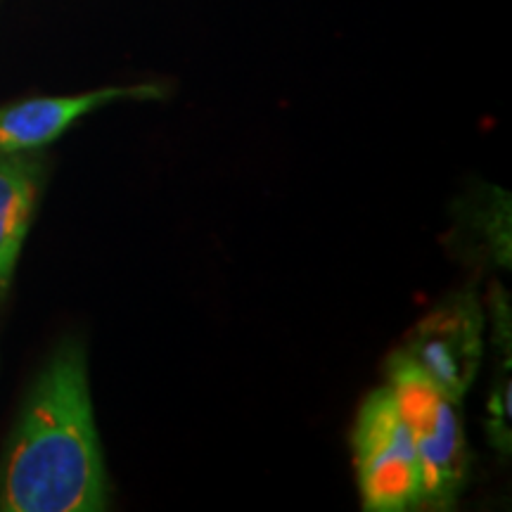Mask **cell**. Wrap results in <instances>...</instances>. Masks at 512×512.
<instances>
[{"label": "cell", "instance_id": "obj_5", "mask_svg": "<svg viewBox=\"0 0 512 512\" xmlns=\"http://www.w3.org/2000/svg\"><path fill=\"white\" fill-rule=\"evenodd\" d=\"M162 95L157 86L145 83L62 98H31L0 107V155L31 152L55 143L81 117L117 100H159Z\"/></svg>", "mask_w": 512, "mask_h": 512}, {"label": "cell", "instance_id": "obj_2", "mask_svg": "<svg viewBox=\"0 0 512 512\" xmlns=\"http://www.w3.org/2000/svg\"><path fill=\"white\" fill-rule=\"evenodd\" d=\"M387 387L418 448L420 505L453 508L470 477V448L460 401L451 399L403 349L387 358Z\"/></svg>", "mask_w": 512, "mask_h": 512}, {"label": "cell", "instance_id": "obj_6", "mask_svg": "<svg viewBox=\"0 0 512 512\" xmlns=\"http://www.w3.org/2000/svg\"><path fill=\"white\" fill-rule=\"evenodd\" d=\"M46 169L27 152L0 155V297L15 278V268L41 197Z\"/></svg>", "mask_w": 512, "mask_h": 512}, {"label": "cell", "instance_id": "obj_4", "mask_svg": "<svg viewBox=\"0 0 512 512\" xmlns=\"http://www.w3.org/2000/svg\"><path fill=\"white\" fill-rule=\"evenodd\" d=\"M486 316L475 290L446 297L408 332L406 351L451 399L463 401L484 358Z\"/></svg>", "mask_w": 512, "mask_h": 512}, {"label": "cell", "instance_id": "obj_3", "mask_svg": "<svg viewBox=\"0 0 512 512\" xmlns=\"http://www.w3.org/2000/svg\"><path fill=\"white\" fill-rule=\"evenodd\" d=\"M354 458L363 508L406 512L420 508V458L389 387L370 392L358 408Z\"/></svg>", "mask_w": 512, "mask_h": 512}, {"label": "cell", "instance_id": "obj_1", "mask_svg": "<svg viewBox=\"0 0 512 512\" xmlns=\"http://www.w3.org/2000/svg\"><path fill=\"white\" fill-rule=\"evenodd\" d=\"M107 498L86 354L67 342L36 377L8 441L0 465V510L100 512Z\"/></svg>", "mask_w": 512, "mask_h": 512}, {"label": "cell", "instance_id": "obj_7", "mask_svg": "<svg viewBox=\"0 0 512 512\" xmlns=\"http://www.w3.org/2000/svg\"><path fill=\"white\" fill-rule=\"evenodd\" d=\"M491 313H494V344L498 349V366L494 377V389L489 396V418H486V427H489V439L498 453L508 456L512 446V427H510V309L508 297H503L501 290L494 292V302H491Z\"/></svg>", "mask_w": 512, "mask_h": 512}]
</instances>
